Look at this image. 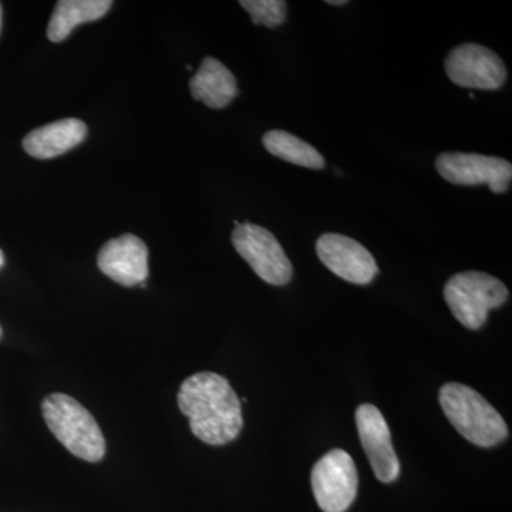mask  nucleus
<instances>
[{
    "label": "nucleus",
    "mask_w": 512,
    "mask_h": 512,
    "mask_svg": "<svg viewBox=\"0 0 512 512\" xmlns=\"http://www.w3.org/2000/svg\"><path fill=\"white\" fill-rule=\"evenodd\" d=\"M178 407L190 420L192 434L210 446L231 443L244 427L241 400L228 380L217 373H195L184 380Z\"/></svg>",
    "instance_id": "f257e3e1"
},
{
    "label": "nucleus",
    "mask_w": 512,
    "mask_h": 512,
    "mask_svg": "<svg viewBox=\"0 0 512 512\" xmlns=\"http://www.w3.org/2000/svg\"><path fill=\"white\" fill-rule=\"evenodd\" d=\"M439 399L448 421L470 443L490 448L507 439L508 427L501 414L466 384H444Z\"/></svg>",
    "instance_id": "f03ea898"
},
{
    "label": "nucleus",
    "mask_w": 512,
    "mask_h": 512,
    "mask_svg": "<svg viewBox=\"0 0 512 512\" xmlns=\"http://www.w3.org/2000/svg\"><path fill=\"white\" fill-rule=\"evenodd\" d=\"M49 430L74 456L97 463L106 454V440L86 407L63 393H53L42 403Z\"/></svg>",
    "instance_id": "7ed1b4c3"
},
{
    "label": "nucleus",
    "mask_w": 512,
    "mask_h": 512,
    "mask_svg": "<svg viewBox=\"0 0 512 512\" xmlns=\"http://www.w3.org/2000/svg\"><path fill=\"white\" fill-rule=\"evenodd\" d=\"M508 296L500 279L478 271L454 275L444 286V299L454 318L471 330L483 328L488 312L503 306Z\"/></svg>",
    "instance_id": "20e7f679"
},
{
    "label": "nucleus",
    "mask_w": 512,
    "mask_h": 512,
    "mask_svg": "<svg viewBox=\"0 0 512 512\" xmlns=\"http://www.w3.org/2000/svg\"><path fill=\"white\" fill-rule=\"evenodd\" d=\"M232 244L266 284L282 286L291 282V261L268 229L251 222L238 224L232 232Z\"/></svg>",
    "instance_id": "39448f33"
},
{
    "label": "nucleus",
    "mask_w": 512,
    "mask_h": 512,
    "mask_svg": "<svg viewBox=\"0 0 512 512\" xmlns=\"http://www.w3.org/2000/svg\"><path fill=\"white\" fill-rule=\"evenodd\" d=\"M312 490L320 510L345 512L357 494L359 476L350 454L335 448L312 468Z\"/></svg>",
    "instance_id": "423d86ee"
},
{
    "label": "nucleus",
    "mask_w": 512,
    "mask_h": 512,
    "mask_svg": "<svg viewBox=\"0 0 512 512\" xmlns=\"http://www.w3.org/2000/svg\"><path fill=\"white\" fill-rule=\"evenodd\" d=\"M436 170L448 183L473 187L487 184L495 194H504L510 190L512 181L510 161L483 154H440L436 158Z\"/></svg>",
    "instance_id": "0eeeda50"
},
{
    "label": "nucleus",
    "mask_w": 512,
    "mask_h": 512,
    "mask_svg": "<svg viewBox=\"0 0 512 512\" xmlns=\"http://www.w3.org/2000/svg\"><path fill=\"white\" fill-rule=\"evenodd\" d=\"M446 72L451 82L466 89L497 90L507 80L503 59L476 43H464L451 50Z\"/></svg>",
    "instance_id": "6e6552de"
},
{
    "label": "nucleus",
    "mask_w": 512,
    "mask_h": 512,
    "mask_svg": "<svg viewBox=\"0 0 512 512\" xmlns=\"http://www.w3.org/2000/svg\"><path fill=\"white\" fill-rule=\"evenodd\" d=\"M356 426L377 480L384 484L396 481L400 474V461L383 414L373 404H360L356 410Z\"/></svg>",
    "instance_id": "1a4fd4ad"
},
{
    "label": "nucleus",
    "mask_w": 512,
    "mask_h": 512,
    "mask_svg": "<svg viewBox=\"0 0 512 512\" xmlns=\"http://www.w3.org/2000/svg\"><path fill=\"white\" fill-rule=\"evenodd\" d=\"M316 254L329 271L350 284H370L379 274L373 255L346 235L323 234L316 241Z\"/></svg>",
    "instance_id": "9d476101"
},
{
    "label": "nucleus",
    "mask_w": 512,
    "mask_h": 512,
    "mask_svg": "<svg viewBox=\"0 0 512 512\" xmlns=\"http://www.w3.org/2000/svg\"><path fill=\"white\" fill-rule=\"evenodd\" d=\"M104 275L123 286H136L148 278V248L143 239L133 234L110 239L97 256Z\"/></svg>",
    "instance_id": "9b49d317"
},
{
    "label": "nucleus",
    "mask_w": 512,
    "mask_h": 512,
    "mask_svg": "<svg viewBox=\"0 0 512 512\" xmlns=\"http://www.w3.org/2000/svg\"><path fill=\"white\" fill-rule=\"evenodd\" d=\"M87 136V126L79 119H64L30 131L23 140L26 153L37 160L62 156L79 146Z\"/></svg>",
    "instance_id": "f8f14e48"
},
{
    "label": "nucleus",
    "mask_w": 512,
    "mask_h": 512,
    "mask_svg": "<svg viewBox=\"0 0 512 512\" xmlns=\"http://www.w3.org/2000/svg\"><path fill=\"white\" fill-rule=\"evenodd\" d=\"M192 97L210 109H225L237 97L234 74L220 60L205 57L198 72L190 80Z\"/></svg>",
    "instance_id": "ddd939ff"
},
{
    "label": "nucleus",
    "mask_w": 512,
    "mask_h": 512,
    "mask_svg": "<svg viewBox=\"0 0 512 512\" xmlns=\"http://www.w3.org/2000/svg\"><path fill=\"white\" fill-rule=\"evenodd\" d=\"M111 6L110 0H60L47 26V37L55 43L63 42L76 26L103 18Z\"/></svg>",
    "instance_id": "4468645a"
},
{
    "label": "nucleus",
    "mask_w": 512,
    "mask_h": 512,
    "mask_svg": "<svg viewBox=\"0 0 512 512\" xmlns=\"http://www.w3.org/2000/svg\"><path fill=\"white\" fill-rule=\"evenodd\" d=\"M264 147L272 156L299 165V167L322 170L326 161L311 144L284 130H271L262 138Z\"/></svg>",
    "instance_id": "2eb2a0df"
},
{
    "label": "nucleus",
    "mask_w": 512,
    "mask_h": 512,
    "mask_svg": "<svg viewBox=\"0 0 512 512\" xmlns=\"http://www.w3.org/2000/svg\"><path fill=\"white\" fill-rule=\"evenodd\" d=\"M242 6L255 25H264L266 28H278L288 15V3L284 0H241Z\"/></svg>",
    "instance_id": "dca6fc26"
},
{
    "label": "nucleus",
    "mask_w": 512,
    "mask_h": 512,
    "mask_svg": "<svg viewBox=\"0 0 512 512\" xmlns=\"http://www.w3.org/2000/svg\"><path fill=\"white\" fill-rule=\"evenodd\" d=\"M328 5H333V6H340V5H346V0H328Z\"/></svg>",
    "instance_id": "f3484780"
},
{
    "label": "nucleus",
    "mask_w": 512,
    "mask_h": 512,
    "mask_svg": "<svg viewBox=\"0 0 512 512\" xmlns=\"http://www.w3.org/2000/svg\"><path fill=\"white\" fill-rule=\"evenodd\" d=\"M3 265H5V255H3V252L0 251V269L3 268Z\"/></svg>",
    "instance_id": "a211bd4d"
},
{
    "label": "nucleus",
    "mask_w": 512,
    "mask_h": 512,
    "mask_svg": "<svg viewBox=\"0 0 512 512\" xmlns=\"http://www.w3.org/2000/svg\"><path fill=\"white\" fill-rule=\"evenodd\" d=\"M0 29H2V5H0Z\"/></svg>",
    "instance_id": "6ab92c4d"
}]
</instances>
